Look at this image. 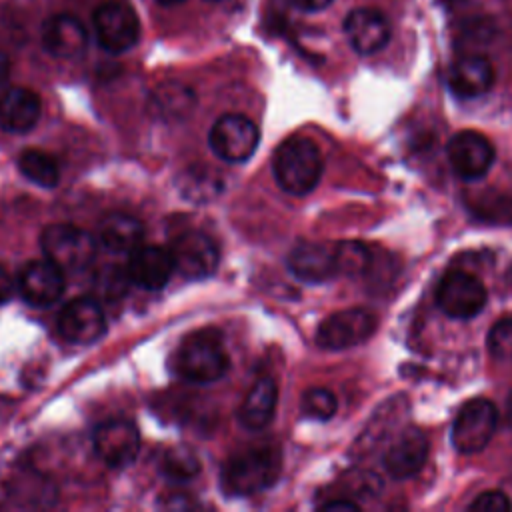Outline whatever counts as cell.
I'll return each mask as SVG.
<instances>
[{
    "instance_id": "cell-2",
    "label": "cell",
    "mask_w": 512,
    "mask_h": 512,
    "mask_svg": "<svg viewBox=\"0 0 512 512\" xmlns=\"http://www.w3.org/2000/svg\"><path fill=\"white\" fill-rule=\"evenodd\" d=\"M324 160L318 146L306 136L286 138L272 156V172L278 186L292 194L304 196L312 192L322 176Z\"/></svg>"
},
{
    "instance_id": "cell-40",
    "label": "cell",
    "mask_w": 512,
    "mask_h": 512,
    "mask_svg": "<svg viewBox=\"0 0 512 512\" xmlns=\"http://www.w3.org/2000/svg\"><path fill=\"white\" fill-rule=\"evenodd\" d=\"M206 2H222V0H206Z\"/></svg>"
},
{
    "instance_id": "cell-35",
    "label": "cell",
    "mask_w": 512,
    "mask_h": 512,
    "mask_svg": "<svg viewBox=\"0 0 512 512\" xmlns=\"http://www.w3.org/2000/svg\"><path fill=\"white\" fill-rule=\"evenodd\" d=\"M292 6L300 8V10H306V12H316V10H322L326 8L328 4H332L334 0H288Z\"/></svg>"
},
{
    "instance_id": "cell-31",
    "label": "cell",
    "mask_w": 512,
    "mask_h": 512,
    "mask_svg": "<svg viewBox=\"0 0 512 512\" xmlns=\"http://www.w3.org/2000/svg\"><path fill=\"white\" fill-rule=\"evenodd\" d=\"M488 350L496 360L512 362V318H502L490 328Z\"/></svg>"
},
{
    "instance_id": "cell-5",
    "label": "cell",
    "mask_w": 512,
    "mask_h": 512,
    "mask_svg": "<svg viewBox=\"0 0 512 512\" xmlns=\"http://www.w3.org/2000/svg\"><path fill=\"white\" fill-rule=\"evenodd\" d=\"M488 292L480 278L464 270H450L436 286L438 308L456 320H468L480 314L486 306Z\"/></svg>"
},
{
    "instance_id": "cell-7",
    "label": "cell",
    "mask_w": 512,
    "mask_h": 512,
    "mask_svg": "<svg viewBox=\"0 0 512 512\" xmlns=\"http://www.w3.org/2000/svg\"><path fill=\"white\" fill-rule=\"evenodd\" d=\"M376 316L368 308H346L330 314L316 330V344L324 350H346L366 342L376 330Z\"/></svg>"
},
{
    "instance_id": "cell-29",
    "label": "cell",
    "mask_w": 512,
    "mask_h": 512,
    "mask_svg": "<svg viewBox=\"0 0 512 512\" xmlns=\"http://www.w3.org/2000/svg\"><path fill=\"white\" fill-rule=\"evenodd\" d=\"M300 410L312 420H330L338 410V400L328 388H310L302 394Z\"/></svg>"
},
{
    "instance_id": "cell-4",
    "label": "cell",
    "mask_w": 512,
    "mask_h": 512,
    "mask_svg": "<svg viewBox=\"0 0 512 512\" xmlns=\"http://www.w3.org/2000/svg\"><path fill=\"white\" fill-rule=\"evenodd\" d=\"M44 258L64 272H80L88 268L96 256L98 240L74 224H48L40 234Z\"/></svg>"
},
{
    "instance_id": "cell-1",
    "label": "cell",
    "mask_w": 512,
    "mask_h": 512,
    "mask_svg": "<svg viewBox=\"0 0 512 512\" xmlns=\"http://www.w3.org/2000/svg\"><path fill=\"white\" fill-rule=\"evenodd\" d=\"M282 470L278 446L258 444L232 454L222 466V488L230 496H254L270 488Z\"/></svg>"
},
{
    "instance_id": "cell-30",
    "label": "cell",
    "mask_w": 512,
    "mask_h": 512,
    "mask_svg": "<svg viewBox=\"0 0 512 512\" xmlns=\"http://www.w3.org/2000/svg\"><path fill=\"white\" fill-rule=\"evenodd\" d=\"M128 284H132L128 268L122 270L120 266H106L94 278V288L100 298L116 300L126 294Z\"/></svg>"
},
{
    "instance_id": "cell-3",
    "label": "cell",
    "mask_w": 512,
    "mask_h": 512,
    "mask_svg": "<svg viewBox=\"0 0 512 512\" xmlns=\"http://www.w3.org/2000/svg\"><path fill=\"white\" fill-rule=\"evenodd\" d=\"M230 366V358L216 332H196L188 336L176 352L178 374L194 384L220 380Z\"/></svg>"
},
{
    "instance_id": "cell-21",
    "label": "cell",
    "mask_w": 512,
    "mask_h": 512,
    "mask_svg": "<svg viewBox=\"0 0 512 512\" xmlns=\"http://www.w3.org/2000/svg\"><path fill=\"white\" fill-rule=\"evenodd\" d=\"M40 98L36 92L14 86L0 94V128L14 134L30 132L40 120Z\"/></svg>"
},
{
    "instance_id": "cell-34",
    "label": "cell",
    "mask_w": 512,
    "mask_h": 512,
    "mask_svg": "<svg viewBox=\"0 0 512 512\" xmlns=\"http://www.w3.org/2000/svg\"><path fill=\"white\" fill-rule=\"evenodd\" d=\"M14 292V280L10 276V272L0 264V304L6 302Z\"/></svg>"
},
{
    "instance_id": "cell-37",
    "label": "cell",
    "mask_w": 512,
    "mask_h": 512,
    "mask_svg": "<svg viewBox=\"0 0 512 512\" xmlns=\"http://www.w3.org/2000/svg\"><path fill=\"white\" fill-rule=\"evenodd\" d=\"M158 4H162V6H178V4H182L184 0H156Z\"/></svg>"
},
{
    "instance_id": "cell-26",
    "label": "cell",
    "mask_w": 512,
    "mask_h": 512,
    "mask_svg": "<svg viewBox=\"0 0 512 512\" xmlns=\"http://www.w3.org/2000/svg\"><path fill=\"white\" fill-rule=\"evenodd\" d=\"M468 210L490 224H512V194L484 190L468 200Z\"/></svg>"
},
{
    "instance_id": "cell-22",
    "label": "cell",
    "mask_w": 512,
    "mask_h": 512,
    "mask_svg": "<svg viewBox=\"0 0 512 512\" xmlns=\"http://www.w3.org/2000/svg\"><path fill=\"white\" fill-rule=\"evenodd\" d=\"M278 402V386L272 378H258L248 390L246 398L240 404L238 420L246 430H262L270 424L276 412Z\"/></svg>"
},
{
    "instance_id": "cell-6",
    "label": "cell",
    "mask_w": 512,
    "mask_h": 512,
    "mask_svg": "<svg viewBox=\"0 0 512 512\" xmlns=\"http://www.w3.org/2000/svg\"><path fill=\"white\" fill-rule=\"evenodd\" d=\"M498 424L496 406L486 398L466 402L452 424V444L462 454H476L492 440Z\"/></svg>"
},
{
    "instance_id": "cell-36",
    "label": "cell",
    "mask_w": 512,
    "mask_h": 512,
    "mask_svg": "<svg viewBox=\"0 0 512 512\" xmlns=\"http://www.w3.org/2000/svg\"><path fill=\"white\" fill-rule=\"evenodd\" d=\"M6 74H8V62L4 56H0V82L6 78Z\"/></svg>"
},
{
    "instance_id": "cell-18",
    "label": "cell",
    "mask_w": 512,
    "mask_h": 512,
    "mask_svg": "<svg viewBox=\"0 0 512 512\" xmlns=\"http://www.w3.org/2000/svg\"><path fill=\"white\" fill-rule=\"evenodd\" d=\"M126 268L132 284L144 290L164 288L176 272L170 248L166 250L162 246H138L134 252H130Z\"/></svg>"
},
{
    "instance_id": "cell-13",
    "label": "cell",
    "mask_w": 512,
    "mask_h": 512,
    "mask_svg": "<svg viewBox=\"0 0 512 512\" xmlns=\"http://www.w3.org/2000/svg\"><path fill=\"white\" fill-rule=\"evenodd\" d=\"M60 334L72 344H92L106 332L102 306L88 296L70 300L58 316Z\"/></svg>"
},
{
    "instance_id": "cell-12",
    "label": "cell",
    "mask_w": 512,
    "mask_h": 512,
    "mask_svg": "<svg viewBox=\"0 0 512 512\" xmlns=\"http://www.w3.org/2000/svg\"><path fill=\"white\" fill-rule=\"evenodd\" d=\"M170 254L174 258L176 272L188 280H204L212 276L220 260L216 244L206 234L196 230L180 234L172 242Z\"/></svg>"
},
{
    "instance_id": "cell-25",
    "label": "cell",
    "mask_w": 512,
    "mask_h": 512,
    "mask_svg": "<svg viewBox=\"0 0 512 512\" xmlns=\"http://www.w3.org/2000/svg\"><path fill=\"white\" fill-rule=\"evenodd\" d=\"M18 168L22 176L42 188H54L60 180V168L54 156L44 150L28 148L18 156Z\"/></svg>"
},
{
    "instance_id": "cell-9",
    "label": "cell",
    "mask_w": 512,
    "mask_h": 512,
    "mask_svg": "<svg viewBox=\"0 0 512 512\" xmlns=\"http://www.w3.org/2000/svg\"><path fill=\"white\" fill-rule=\"evenodd\" d=\"M94 32L98 44L112 52L120 54L130 50L140 38V22L136 12L118 0L102 4L94 12Z\"/></svg>"
},
{
    "instance_id": "cell-19",
    "label": "cell",
    "mask_w": 512,
    "mask_h": 512,
    "mask_svg": "<svg viewBox=\"0 0 512 512\" xmlns=\"http://www.w3.org/2000/svg\"><path fill=\"white\" fill-rule=\"evenodd\" d=\"M288 270L302 282L318 284L338 274L334 248L322 242H300L288 254Z\"/></svg>"
},
{
    "instance_id": "cell-23",
    "label": "cell",
    "mask_w": 512,
    "mask_h": 512,
    "mask_svg": "<svg viewBox=\"0 0 512 512\" xmlns=\"http://www.w3.org/2000/svg\"><path fill=\"white\" fill-rule=\"evenodd\" d=\"M96 240L100 246H104L114 254H122V252L130 254L138 246H142L144 226L140 220H136L130 214L114 212L100 222Z\"/></svg>"
},
{
    "instance_id": "cell-39",
    "label": "cell",
    "mask_w": 512,
    "mask_h": 512,
    "mask_svg": "<svg viewBox=\"0 0 512 512\" xmlns=\"http://www.w3.org/2000/svg\"><path fill=\"white\" fill-rule=\"evenodd\" d=\"M508 282L512 284V266H510V270H508Z\"/></svg>"
},
{
    "instance_id": "cell-38",
    "label": "cell",
    "mask_w": 512,
    "mask_h": 512,
    "mask_svg": "<svg viewBox=\"0 0 512 512\" xmlns=\"http://www.w3.org/2000/svg\"><path fill=\"white\" fill-rule=\"evenodd\" d=\"M508 414H510V418H512V394H510V398H508Z\"/></svg>"
},
{
    "instance_id": "cell-10",
    "label": "cell",
    "mask_w": 512,
    "mask_h": 512,
    "mask_svg": "<svg viewBox=\"0 0 512 512\" xmlns=\"http://www.w3.org/2000/svg\"><path fill=\"white\" fill-rule=\"evenodd\" d=\"M92 444L96 456L110 468H124L134 462L140 450V432L126 418H112L94 428Z\"/></svg>"
},
{
    "instance_id": "cell-17",
    "label": "cell",
    "mask_w": 512,
    "mask_h": 512,
    "mask_svg": "<svg viewBox=\"0 0 512 512\" xmlns=\"http://www.w3.org/2000/svg\"><path fill=\"white\" fill-rule=\"evenodd\" d=\"M40 40L56 58H78L88 46V32L84 24L70 14H54L44 20L40 28Z\"/></svg>"
},
{
    "instance_id": "cell-28",
    "label": "cell",
    "mask_w": 512,
    "mask_h": 512,
    "mask_svg": "<svg viewBox=\"0 0 512 512\" xmlns=\"http://www.w3.org/2000/svg\"><path fill=\"white\" fill-rule=\"evenodd\" d=\"M160 470L172 480H190L200 472V460L188 446H172L160 460Z\"/></svg>"
},
{
    "instance_id": "cell-20",
    "label": "cell",
    "mask_w": 512,
    "mask_h": 512,
    "mask_svg": "<svg viewBox=\"0 0 512 512\" xmlns=\"http://www.w3.org/2000/svg\"><path fill=\"white\" fill-rule=\"evenodd\" d=\"M448 88L458 98H478L494 84V68L480 54H464L448 68Z\"/></svg>"
},
{
    "instance_id": "cell-11",
    "label": "cell",
    "mask_w": 512,
    "mask_h": 512,
    "mask_svg": "<svg viewBox=\"0 0 512 512\" xmlns=\"http://www.w3.org/2000/svg\"><path fill=\"white\" fill-rule=\"evenodd\" d=\"M446 156L454 174L464 180H478L494 164V146L484 134L462 130L448 140Z\"/></svg>"
},
{
    "instance_id": "cell-14",
    "label": "cell",
    "mask_w": 512,
    "mask_h": 512,
    "mask_svg": "<svg viewBox=\"0 0 512 512\" xmlns=\"http://www.w3.org/2000/svg\"><path fill=\"white\" fill-rule=\"evenodd\" d=\"M16 288L30 306H50L64 292V270H60L48 258L32 260L22 266L16 280Z\"/></svg>"
},
{
    "instance_id": "cell-8",
    "label": "cell",
    "mask_w": 512,
    "mask_h": 512,
    "mask_svg": "<svg viewBox=\"0 0 512 512\" xmlns=\"http://www.w3.org/2000/svg\"><path fill=\"white\" fill-rule=\"evenodd\" d=\"M208 142L212 152L224 162H244L256 152L260 130L242 114H224L210 128Z\"/></svg>"
},
{
    "instance_id": "cell-33",
    "label": "cell",
    "mask_w": 512,
    "mask_h": 512,
    "mask_svg": "<svg viewBox=\"0 0 512 512\" xmlns=\"http://www.w3.org/2000/svg\"><path fill=\"white\" fill-rule=\"evenodd\" d=\"M326 512H356L360 506L348 498H338V500H328L320 506Z\"/></svg>"
},
{
    "instance_id": "cell-15",
    "label": "cell",
    "mask_w": 512,
    "mask_h": 512,
    "mask_svg": "<svg viewBox=\"0 0 512 512\" xmlns=\"http://www.w3.org/2000/svg\"><path fill=\"white\" fill-rule=\"evenodd\" d=\"M428 458V438L420 428H404L386 448L384 466L390 476L406 480L416 476Z\"/></svg>"
},
{
    "instance_id": "cell-27",
    "label": "cell",
    "mask_w": 512,
    "mask_h": 512,
    "mask_svg": "<svg viewBox=\"0 0 512 512\" xmlns=\"http://www.w3.org/2000/svg\"><path fill=\"white\" fill-rule=\"evenodd\" d=\"M338 274L346 276H362L368 272L372 264V254L366 244L358 240H342L334 246Z\"/></svg>"
},
{
    "instance_id": "cell-16",
    "label": "cell",
    "mask_w": 512,
    "mask_h": 512,
    "mask_svg": "<svg viewBox=\"0 0 512 512\" xmlns=\"http://www.w3.org/2000/svg\"><path fill=\"white\" fill-rule=\"evenodd\" d=\"M350 46L364 56L376 54L390 40V22L376 8H356L344 20Z\"/></svg>"
},
{
    "instance_id": "cell-24",
    "label": "cell",
    "mask_w": 512,
    "mask_h": 512,
    "mask_svg": "<svg viewBox=\"0 0 512 512\" xmlns=\"http://www.w3.org/2000/svg\"><path fill=\"white\" fill-rule=\"evenodd\" d=\"M192 106H194L192 90L178 82L162 84L150 96L152 112L164 120L184 118L192 110Z\"/></svg>"
},
{
    "instance_id": "cell-32",
    "label": "cell",
    "mask_w": 512,
    "mask_h": 512,
    "mask_svg": "<svg viewBox=\"0 0 512 512\" xmlns=\"http://www.w3.org/2000/svg\"><path fill=\"white\" fill-rule=\"evenodd\" d=\"M510 508H512L510 498L500 490H486L468 504V510H474V512H506Z\"/></svg>"
}]
</instances>
